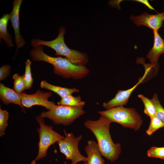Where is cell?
<instances>
[{
  "mask_svg": "<svg viewBox=\"0 0 164 164\" xmlns=\"http://www.w3.org/2000/svg\"><path fill=\"white\" fill-rule=\"evenodd\" d=\"M163 9H164V8Z\"/></svg>",
  "mask_w": 164,
  "mask_h": 164,
  "instance_id": "obj_28",
  "label": "cell"
},
{
  "mask_svg": "<svg viewBox=\"0 0 164 164\" xmlns=\"http://www.w3.org/2000/svg\"><path fill=\"white\" fill-rule=\"evenodd\" d=\"M98 113L104 115L112 122L117 123L122 126L134 129L139 130L143 121L141 116L134 108H125L123 106L111 108Z\"/></svg>",
  "mask_w": 164,
  "mask_h": 164,
  "instance_id": "obj_4",
  "label": "cell"
},
{
  "mask_svg": "<svg viewBox=\"0 0 164 164\" xmlns=\"http://www.w3.org/2000/svg\"><path fill=\"white\" fill-rule=\"evenodd\" d=\"M84 150L87 155V160L84 164H104V160L102 157L97 144L95 141L88 140Z\"/></svg>",
  "mask_w": 164,
  "mask_h": 164,
  "instance_id": "obj_13",
  "label": "cell"
},
{
  "mask_svg": "<svg viewBox=\"0 0 164 164\" xmlns=\"http://www.w3.org/2000/svg\"><path fill=\"white\" fill-rule=\"evenodd\" d=\"M0 98L4 104L13 103L17 104L21 108L23 112L25 111L21 103L20 94L2 83L0 84Z\"/></svg>",
  "mask_w": 164,
  "mask_h": 164,
  "instance_id": "obj_14",
  "label": "cell"
},
{
  "mask_svg": "<svg viewBox=\"0 0 164 164\" xmlns=\"http://www.w3.org/2000/svg\"><path fill=\"white\" fill-rule=\"evenodd\" d=\"M58 30V35L54 39L45 41L34 39L31 41V45L33 47L39 46H47L55 51L56 56H64L74 64L85 66L88 61L87 54L75 50L71 49L66 44L64 38L66 31L64 26L61 27Z\"/></svg>",
  "mask_w": 164,
  "mask_h": 164,
  "instance_id": "obj_3",
  "label": "cell"
},
{
  "mask_svg": "<svg viewBox=\"0 0 164 164\" xmlns=\"http://www.w3.org/2000/svg\"><path fill=\"white\" fill-rule=\"evenodd\" d=\"M164 127V123L156 116L150 118L149 126L146 131V134L151 135L158 129Z\"/></svg>",
  "mask_w": 164,
  "mask_h": 164,
  "instance_id": "obj_21",
  "label": "cell"
},
{
  "mask_svg": "<svg viewBox=\"0 0 164 164\" xmlns=\"http://www.w3.org/2000/svg\"><path fill=\"white\" fill-rule=\"evenodd\" d=\"M22 1V0H14L13 2L12 10L9 14V20L14 30L15 42L17 46L15 57L19 49L22 47L26 43L20 32L19 12Z\"/></svg>",
  "mask_w": 164,
  "mask_h": 164,
  "instance_id": "obj_10",
  "label": "cell"
},
{
  "mask_svg": "<svg viewBox=\"0 0 164 164\" xmlns=\"http://www.w3.org/2000/svg\"><path fill=\"white\" fill-rule=\"evenodd\" d=\"M154 42L153 46L146 55L150 63V64L158 70V60L159 56L164 53V39L159 35L158 31H153Z\"/></svg>",
  "mask_w": 164,
  "mask_h": 164,
  "instance_id": "obj_12",
  "label": "cell"
},
{
  "mask_svg": "<svg viewBox=\"0 0 164 164\" xmlns=\"http://www.w3.org/2000/svg\"><path fill=\"white\" fill-rule=\"evenodd\" d=\"M146 76V75L145 73L138 83L132 88L125 90L118 91L114 98L107 102L103 103V107L106 109H108L119 106L126 105L132 92L138 85L142 82Z\"/></svg>",
  "mask_w": 164,
  "mask_h": 164,
  "instance_id": "obj_11",
  "label": "cell"
},
{
  "mask_svg": "<svg viewBox=\"0 0 164 164\" xmlns=\"http://www.w3.org/2000/svg\"><path fill=\"white\" fill-rule=\"evenodd\" d=\"M11 66L9 65H4L0 68V80H5L10 74Z\"/></svg>",
  "mask_w": 164,
  "mask_h": 164,
  "instance_id": "obj_25",
  "label": "cell"
},
{
  "mask_svg": "<svg viewBox=\"0 0 164 164\" xmlns=\"http://www.w3.org/2000/svg\"><path fill=\"white\" fill-rule=\"evenodd\" d=\"M9 113L6 110L0 109V136L2 137L5 134V132L8 126L7 121Z\"/></svg>",
  "mask_w": 164,
  "mask_h": 164,
  "instance_id": "obj_23",
  "label": "cell"
},
{
  "mask_svg": "<svg viewBox=\"0 0 164 164\" xmlns=\"http://www.w3.org/2000/svg\"><path fill=\"white\" fill-rule=\"evenodd\" d=\"M131 19L136 26H146L153 31H158L162 26L164 12L156 14H149L146 12L138 16L132 15Z\"/></svg>",
  "mask_w": 164,
  "mask_h": 164,
  "instance_id": "obj_9",
  "label": "cell"
},
{
  "mask_svg": "<svg viewBox=\"0 0 164 164\" xmlns=\"http://www.w3.org/2000/svg\"><path fill=\"white\" fill-rule=\"evenodd\" d=\"M136 2H138L141 3L145 5H146L149 9L153 10L155 11L154 9L150 5L148 0H134Z\"/></svg>",
  "mask_w": 164,
  "mask_h": 164,
  "instance_id": "obj_26",
  "label": "cell"
},
{
  "mask_svg": "<svg viewBox=\"0 0 164 164\" xmlns=\"http://www.w3.org/2000/svg\"><path fill=\"white\" fill-rule=\"evenodd\" d=\"M57 104L70 107H83L85 104V102L81 101L80 96L74 97L69 95L61 98Z\"/></svg>",
  "mask_w": 164,
  "mask_h": 164,
  "instance_id": "obj_17",
  "label": "cell"
},
{
  "mask_svg": "<svg viewBox=\"0 0 164 164\" xmlns=\"http://www.w3.org/2000/svg\"><path fill=\"white\" fill-rule=\"evenodd\" d=\"M31 164H36V161H35L34 160H32V161Z\"/></svg>",
  "mask_w": 164,
  "mask_h": 164,
  "instance_id": "obj_27",
  "label": "cell"
},
{
  "mask_svg": "<svg viewBox=\"0 0 164 164\" xmlns=\"http://www.w3.org/2000/svg\"><path fill=\"white\" fill-rule=\"evenodd\" d=\"M111 122L108 118L101 115L97 120H87L84 125L96 137L102 156L113 162L118 158L121 152V146L119 143H114L112 139L109 131Z\"/></svg>",
  "mask_w": 164,
  "mask_h": 164,
  "instance_id": "obj_1",
  "label": "cell"
},
{
  "mask_svg": "<svg viewBox=\"0 0 164 164\" xmlns=\"http://www.w3.org/2000/svg\"><path fill=\"white\" fill-rule=\"evenodd\" d=\"M13 79L14 89L19 94L22 93L26 90L24 75L20 76L15 73L12 76Z\"/></svg>",
  "mask_w": 164,
  "mask_h": 164,
  "instance_id": "obj_19",
  "label": "cell"
},
{
  "mask_svg": "<svg viewBox=\"0 0 164 164\" xmlns=\"http://www.w3.org/2000/svg\"><path fill=\"white\" fill-rule=\"evenodd\" d=\"M29 55L34 61H44L52 65L54 73L64 78L81 79L89 72L85 66L74 64L66 57H54L48 55L43 51L42 46L33 47Z\"/></svg>",
  "mask_w": 164,
  "mask_h": 164,
  "instance_id": "obj_2",
  "label": "cell"
},
{
  "mask_svg": "<svg viewBox=\"0 0 164 164\" xmlns=\"http://www.w3.org/2000/svg\"><path fill=\"white\" fill-rule=\"evenodd\" d=\"M43 118L40 115L36 117L39 127L37 129L39 141L38 154L34 160L35 161L46 157L49 148L56 142L63 139L64 137L53 129V127L46 125Z\"/></svg>",
  "mask_w": 164,
  "mask_h": 164,
  "instance_id": "obj_6",
  "label": "cell"
},
{
  "mask_svg": "<svg viewBox=\"0 0 164 164\" xmlns=\"http://www.w3.org/2000/svg\"><path fill=\"white\" fill-rule=\"evenodd\" d=\"M156 111V116L159 118L164 123V108L159 100L158 95L155 93L151 99Z\"/></svg>",
  "mask_w": 164,
  "mask_h": 164,
  "instance_id": "obj_22",
  "label": "cell"
},
{
  "mask_svg": "<svg viewBox=\"0 0 164 164\" xmlns=\"http://www.w3.org/2000/svg\"><path fill=\"white\" fill-rule=\"evenodd\" d=\"M9 20V14H4L0 19V39H3L9 47H12L14 44L12 36L7 31V26Z\"/></svg>",
  "mask_w": 164,
  "mask_h": 164,
  "instance_id": "obj_16",
  "label": "cell"
},
{
  "mask_svg": "<svg viewBox=\"0 0 164 164\" xmlns=\"http://www.w3.org/2000/svg\"><path fill=\"white\" fill-rule=\"evenodd\" d=\"M149 157L159 158L164 160V147L152 146L147 152Z\"/></svg>",
  "mask_w": 164,
  "mask_h": 164,
  "instance_id": "obj_24",
  "label": "cell"
},
{
  "mask_svg": "<svg viewBox=\"0 0 164 164\" xmlns=\"http://www.w3.org/2000/svg\"><path fill=\"white\" fill-rule=\"evenodd\" d=\"M63 132L64 138L57 142L60 152L65 155L66 159L71 161V164H77L81 161L86 162L87 158L82 155L78 149V144L82 135L75 137L72 133H68L65 129Z\"/></svg>",
  "mask_w": 164,
  "mask_h": 164,
  "instance_id": "obj_7",
  "label": "cell"
},
{
  "mask_svg": "<svg viewBox=\"0 0 164 164\" xmlns=\"http://www.w3.org/2000/svg\"><path fill=\"white\" fill-rule=\"evenodd\" d=\"M20 94L23 107L29 108L34 105H38L50 110L56 106L53 102L48 100L52 95L51 92H44L38 90L35 93L32 94H27L23 92Z\"/></svg>",
  "mask_w": 164,
  "mask_h": 164,
  "instance_id": "obj_8",
  "label": "cell"
},
{
  "mask_svg": "<svg viewBox=\"0 0 164 164\" xmlns=\"http://www.w3.org/2000/svg\"><path fill=\"white\" fill-rule=\"evenodd\" d=\"M138 97L142 100L144 106V113L150 118L156 116V111L155 106L151 99L144 96L142 94L138 95Z\"/></svg>",
  "mask_w": 164,
  "mask_h": 164,
  "instance_id": "obj_18",
  "label": "cell"
},
{
  "mask_svg": "<svg viewBox=\"0 0 164 164\" xmlns=\"http://www.w3.org/2000/svg\"><path fill=\"white\" fill-rule=\"evenodd\" d=\"M40 86L41 88H45L53 91L61 98L69 95H72L74 93L79 92V90L75 88H69L52 85L48 83L46 80L41 81Z\"/></svg>",
  "mask_w": 164,
  "mask_h": 164,
  "instance_id": "obj_15",
  "label": "cell"
},
{
  "mask_svg": "<svg viewBox=\"0 0 164 164\" xmlns=\"http://www.w3.org/2000/svg\"><path fill=\"white\" fill-rule=\"evenodd\" d=\"M85 113L82 107L56 105L54 108L48 111L42 112L39 115L43 118L51 120L54 124L66 126L72 123Z\"/></svg>",
  "mask_w": 164,
  "mask_h": 164,
  "instance_id": "obj_5",
  "label": "cell"
},
{
  "mask_svg": "<svg viewBox=\"0 0 164 164\" xmlns=\"http://www.w3.org/2000/svg\"><path fill=\"white\" fill-rule=\"evenodd\" d=\"M31 61L29 59L25 62V72L23 75L26 90L29 89L31 88L33 83L31 70Z\"/></svg>",
  "mask_w": 164,
  "mask_h": 164,
  "instance_id": "obj_20",
  "label": "cell"
}]
</instances>
